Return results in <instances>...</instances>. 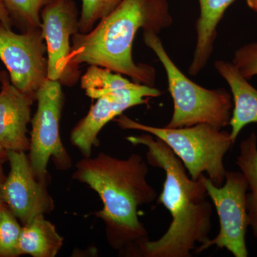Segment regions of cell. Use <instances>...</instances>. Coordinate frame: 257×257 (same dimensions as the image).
I'll list each match as a JSON object with an SVG mask.
<instances>
[{"mask_svg": "<svg viewBox=\"0 0 257 257\" xmlns=\"http://www.w3.org/2000/svg\"><path fill=\"white\" fill-rule=\"evenodd\" d=\"M149 168L143 157L133 154L121 160L101 152L77 162L74 180L87 184L100 197L96 213L105 224L106 237L113 249L124 256H140V248L150 240L138 216V208L157 199L148 183Z\"/></svg>", "mask_w": 257, "mask_h": 257, "instance_id": "cell-1", "label": "cell"}, {"mask_svg": "<svg viewBox=\"0 0 257 257\" xmlns=\"http://www.w3.org/2000/svg\"><path fill=\"white\" fill-rule=\"evenodd\" d=\"M134 146L147 149V164L164 170L165 179L157 203L170 211L172 221L160 239L148 240L140 248V256L191 257L197 243L208 242L213 204L201 179L194 180L164 142L150 134L126 138Z\"/></svg>", "mask_w": 257, "mask_h": 257, "instance_id": "cell-2", "label": "cell"}, {"mask_svg": "<svg viewBox=\"0 0 257 257\" xmlns=\"http://www.w3.org/2000/svg\"><path fill=\"white\" fill-rule=\"evenodd\" d=\"M172 22L167 0H121L90 32L72 36L69 65L77 72L81 64L99 66L154 87L155 69L135 63L134 40L139 30L158 35Z\"/></svg>", "mask_w": 257, "mask_h": 257, "instance_id": "cell-3", "label": "cell"}, {"mask_svg": "<svg viewBox=\"0 0 257 257\" xmlns=\"http://www.w3.org/2000/svg\"><path fill=\"white\" fill-rule=\"evenodd\" d=\"M122 130H138L160 139L183 163L194 180L207 174L216 186L224 183V159L234 145L230 133L205 123L181 128L157 127L138 122L124 114L114 119Z\"/></svg>", "mask_w": 257, "mask_h": 257, "instance_id": "cell-4", "label": "cell"}, {"mask_svg": "<svg viewBox=\"0 0 257 257\" xmlns=\"http://www.w3.org/2000/svg\"><path fill=\"white\" fill-rule=\"evenodd\" d=\"M143 38L165 69L173 99V114L166 127H186L205 123L222 130L229 125L232 96L222 88L206 89L189 79L174 63L157 34L145 31Z\"/></svg>", "mask_w": 257, "mask_h": 257, "instance_id": "cell-5", "label": "cell"}, {"mask_svg": "<svg viewBox=\"0 0 257 257\" xmlns=\"http://www.w3.org/2000/svg\"><path fill=\"white\" fill-rule=\"evenodd\" d=\"M37 109L31 120L30 158L37 179L48 183L47 165L52 160L59 170H67L72 160L60 138V122L64 104L62 84L47 79L36 94Z\"/></svg>", "mask_w": 257, "mask_h": 257, "instance_id": "cell-6", "label": "cell"}, {"mask_svg": "<svg viewBox=\"0 0 257 257\" xmlns=\"http://www.w3.org/2000/svg\"><path fill=\"white\" fill-rule=\"evenodd\" d=\"M199 179L219 216L220 230L214 239L197 246L194 253L216 246L226 248L234 257H247L246 234L248 219L246 206L247 180L241 172H227L224 185L218 187L204 175Z\"/></svg>", "mask_w": 257, "mask_h": 257, "instance_id": "cell-7", "label": "cell"}, {"mask_svg": "<svg viewBox=\"0 0 257 257\" xmlns=\"http://www.w3.org/2000/svg\"><path fill=\"white\" fill-rule=\"evenodd\" d=\"M46 54L41 28L16 33L0 25V60L19 90L36 98L37 91L48 79Z\"/></svg>", "mask_w": 257, "mask_h": 257, "instance_id": "cell-8", "label": "cell"}, {"mask_svg": "<svg viewBox=\"0 0 257 257\" xmlns=\"http://www.w3.org/2000/svg\"><path fill=\"white\" fill-rule=\"evenodd\" d=\"M79 14L73 0H55L41 12V28L46 43L48 79L64 85L77 82L79 72L69 65L72 36L79 32Z\"/></svg>", "mask_w": 257, "mask_h": 257, "instance_id": "cell-9", "label": "cell"}, {"mask_svg": "<svg viewBox=\"0 0 257 257\" xmlns=\"http://www.w3.org/2000/svg\"><path fill=\"white\" fill-rule=\"evenodd\" d=\"M162 92L157 88L135 82L130 87L108 93L96 99L87 115L71 132L70 140L84 157L92 155L93 147L97 146L98 135L111 120L134 106L148 103L150 98Z\"/></svg>", "mask_w": 257, "mask_h": 257, "instance_id": "cell-10", "label": "cell"}, {"mask_svg": "<svg viewBox=\"0 0 257 257\" xmlns=\"http://www.w3.org/2000/svg\"><path fill=\"white\" fill-rule=\"evenodd\" d=\"M10 172L3 189L5 204L23 225L35 216L49 214L55 203L47 184L39 180L25 152L8 151Z\"/></svg>", "mask_w": 257, "mask_h": 257, "instance_id": "cell-11", "label": "cell"}, {"mask_svg": "<svg viewBox=\"0 0 257 257\" xmlns=\"http://www.w3.org/2000/svg\"><path fill=\"white\" fill-rule=\"evenodd\" d=\"M0 145L7 152H28V126L36 98L19 90L5 71L0 72Z\"/></svg>", "mask_w": 257, "mask_h": 257, "instance_id": "cell-12", "label": "cell"}, {"mask_svg": "<svg viewBox=\"0 0 257 257\" xmlns=\"http://www.w3.org/2000/svg\"><path fill=\"white\" fill-rule=\"evenodd\" d=\"M214 67L229 84L234 101L229 126L230 136L235 143L246 125L257 124V89L248 83L232 62L217 60Z\"/></svg>", "mask_w": 257, "mask_h": 257, "instance_id": "cell-13", "label": "cell"}, {"mask_svg": "<svg viewBox=\"0 0 257 257\" xmlns=\"http://www.w3.org/2000/svg\"><path fill=\"white\" fill-rule=\"evenodd\" d=\"M234 0H199V17L196 23L197 43L189 74L195 76L207 65L214 50L217 27Z\"/></svg>", "mask_w": 257, "mask_h": 257, "instance_id": "cell-14", "label": "cell"}, {"mask_svg": "<svg viewBox=\"0 0 257 257\" xmlns=\"http://www.w3.org/2000/svg\"><path fill=\"white\" fill-rule=\"evenodd\" d=\"M63 245V237L55 225L44 214L34 217L23 225L19 249L20 255L33 257H55Z\"/></svg>", "mask_w": 257, "mask_h": 257, "instance_id": "cell-15", "label": "cell"}, {"mask_svg": "<svg viewBox=\"0 0 257 257\" xmlns=\"http://www.w3.org/2000/svg\"><path fill=\"white\" fill-rule=\"evenodd\" d=\"M236 163L247 180L250 190L246 196L248 226L257 239V137L254 133L240 145Z\"/></svg>", "mask_w": 257, "mask_h": 257, "instance_id": "cell-16", "label": "cell"}, {"mask_svg": "<svg viewBox=\"0 0 257 257\" xmlns=\"http://www.w3.org/2000/svg\"><path fill=\"white\" fill-rule=\"evenodd\" d=\"M81 87L92 99H97L108 93L133 85L135 82L121 74L99 66L89 65L81 77Z\"/></svg>", "mask_w": 257, "mask_h": 257, "instance_id": "cell-17", "label": "cell"}, {"mask_svg": "<svg viewBox=\"0 0 257 257\" xmlns=\"http://www.w3.org/2000/svg\"><path fill=\"white\" fill-rule=\"evenodd\" d=\"M9 13L13 24L22 32L41 28V12L55 0H2Z\"/></svg>", "mask_w": 257, "mask_h": 257, "instance_id": "cell-18", "label": "cell"}, {"mask_svg": "<svg viewBox=\"0 0 257 257\" xmlns=\"http://www.w3.org/2000/svg\"><path fill=\"white\" fill-rule=\"evenodd\" d=\"M23 226L6 204L0 209V257L20 256L19 243Z\"/></svg>", "mask_w": 257, "mask_h": 257, "instance_id": "cell-19", "label": "cell"}, {"mask_svg": "<svg viewBox=\"0 0 257 257\" xmlns=\"http://www.w3.org/2000/svg\"><path fill=\"white\" fill-rule=\"evenodd\" d=\"M121 0H82L79 32H90L101 20L110 14Z\"/></svg>", "mask_w": 257, "mask_h": 257, "instance_id": "cell-20", "label": "cell"}, {"mask_svg": "<svg viewBox=\"0 0 257 257\" xmlns=\"http://www.w3.org/2000/svg\"><path fill=\"white\" fill-rule=\"evenodd\" d=\"M232 63L244 78L257 75V42L243 45L236 50Z\"/></svg>", "mask_w": 257, "mask_h": 257, "instance_id": "cell-21", "label": "cell"}, {"mask_svg": "<svg viewBox=\"0 0 257 257\" xmlns=\"http://www.w3.org/2000/svg\"><path fill=\"white\" fill-rule=\"evenodd\" d=\"M0 24L4 28L8 29H12V27L14 25L2 0H0Z\"/></svg>", "mask_w": 257, "mask_h": 257, "instance_id": "cell-22", "label": "cell"}, {"mask_svg": "<svg viewBox=\"0 0 257 257\" xmlns=\"http://www.w3.org/2000/svg\"><path fill=\"white\" fill-rule=\"evenodd\" d=\"M7 161L5 159L0 157V209L3 208L5 205L4 200H3V186L6 179L7 176L5 175L4 169H3V163Z\"/></svg>", "mask_w": 257, "mask_h": 257, "instance_id": "cell-23", "label": "cell"}, {"mask_svg": "<svg viewBox=\"0 0 257 257\" xmlns=\"http://www.w3.org/2000/svg\"><path fill=\"white\" fill-rule=\"evenodd\" d=\"M246 1L248 8L257 13V0H246Z\"/></svg>", "mask_w": 257, "mask_h": 257, "instance_id": "cell-24", "label": "cell"}, {"mask_svg": "<svg viewBox=\"0 0 257 257\" xmlns=\"http://www.w3.org/2000/svg\"><path fill=\"white\" fill-rule=\"evenodd\" d=\"M0 157L1 158L5 159V160H8V155H7V151L3 149V147L0 145Z\"/></svg>", "mask_w": 257, "mask_h": 257, "instance_id": "cell-25", "label": "cell"}, {"mask_svg": "<svg viewBox=\"0 0 257 257\" xmlns=\"http://www.w3.org/2000/svg\"><path fill=\"white\" fill-rule=\"evenodd\" d=\"M0 25H2L1 24H0Z\"/></svg>", "mask_w": 257, "mask_h": 257, "instance_id": "cell-26", "label": "cell"}]
</instances>
